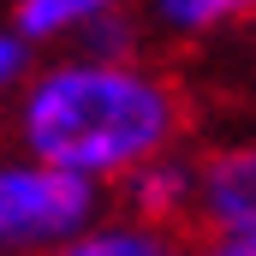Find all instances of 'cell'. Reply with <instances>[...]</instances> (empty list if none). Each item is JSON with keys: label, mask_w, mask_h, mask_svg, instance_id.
Returning <instances> with one entry per match:
<instances>
[{"label": "cell", "mask_w": 256, "mask_h": 256, "mask_svg": "<svg viewBox=\"0 0 256 256\" xmlns=\"http://www.w3.org/2000/svg\"><path fill=\"white\" fill-rule=\"evenodd\" d=\"M179 137H185V96L143 54L72 48L48 66H30L12 102L18 149L60 161L108 191L161 149H179Z\"/></svg>", "instance_id": "6da1fadb"}, {"label": "cell", "mask_w": 256, "mask_h": 256, "mask_svg": "<svg viewBox=\"0 0 256 256\" xmlns=\"http://www.w3.org/2000/svg\"><path fill=\"white\" fill-rule=\"evenodd\" d=\"M149 36L167 42H208L220 30L256 24V0H143Z\"/></svg>", "instance_id": "5b68a950"}, {"label": "cell", "mask_w": 256, "mask_h": 256, "mask_svg": "<svg viewBox=\"0 0 256 256\" xmlns=\"http://www.w3.org/2000/svg\"><path fill=\"white\" fill-rule=\"evenodd\" d=\"M30 48L36 42L18 24H0V120H12V102H18V90L30 78Z\"/></svg>", "instance_id": "9c48e42d"}, {"label": "cell", "mask_w": 256, "mask_h": 256, "mask_svg": "<svg viewBox=\"0 0 256 256\" xmlns=\"http://www.w3.org/2000/svg\"><path fill=\"white\" fill-rule=\"evenodd\" d=\"M143 36H149L143 6H114V12H102L96 24H84V30L72 36V48H96V54H137V48H143Z\"/></svg>", "instance_id": "ba28073f"}, {"label": "cell", "mask_w": 256, "mask_h": 256, "mask_svg": "<svg viewBox=\"0 0 256 256\" xmlns=\"http://www.w3.org/2000/svg\"><path fill=\"white\" fill-rule=\"evenodd\" d=\"M114 191H120L126 208L161 220V226H185V220H196V161L185 149H161L131 179H120Z\"/></svg>", "instance_id": "277c9868"}, {"label": "cell", "mask_w": 256, "mask_h": 256, "mask_svg": "<svg viewBox=\"0 0 256 256\" xmlns=\"http://www.w3.org/2000/svg\"><path fill=\"white\" fill-rule=\"evenodd\" d=\"M114 6H131V0H12V24L30 42H72L84 24H96Z\"/></svg>", "instance_id": "52a82bcc"}, {"label": "cell", "mask_w": 256, "mask_h": 256, "mask_svg": "<svg viewBox=\"0 0 256 256\" xmlns=\"http://www.w3.org/2000/svg\"><path fill=\"white\" fill-rule=\"evenodd\" d=\"M102 208H108V185L60 161H42L30 149L0 155V256L72 250Z\"/></svg>", "instance_id": "7a4b0ae2"}, {"label": "cell", "mask_w": 256, "mask_h": 256, "mask_svg": "<svg viewBox=\"0 0 256 256\" xmlns=\"http://www.w3.org/2000/svg\"><path fill=\"white\" fill-rule=\"evenodd\" d=\"M196 226L226 256H256V137L196 161Z\"/></svg>", "instance_id": "3957f363"}, {"label": "cell", "mask_w": 256, "mask_h": 256, "mask_svg": "<svg viewBox=\"0 0 256 256\" xmlns=\"http://www.w3.org/2000/svg\"><path fill=\"white\" fill-rule=\"evenodd\" d=\"M173 232L179 226H161V220H149V214H137V208L120 202V208L96 214V226L72 244V256H167Z\"/></svg>", "instance_id": "8992f818"}]
</instances>
